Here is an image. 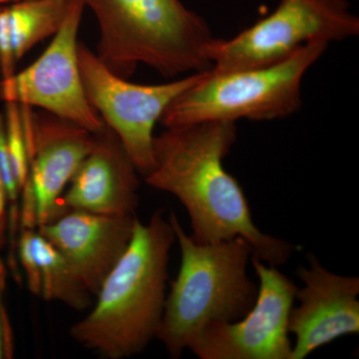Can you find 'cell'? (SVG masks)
<instances>
[{
	"label": "cell",
	"instance_id": "cell-1",
	"mask_svg": "<svg viewBox=\"0 0 359 359\" xmlns=\"http://www.w3.org/2000/svg\"><path fill=\"white\" fill-rule=\"evenodd\" d=\"M236 140L233 122L168 127L154 138V166L145 181L172 194L185 207L196 243L216 244L244 238L252 247V257L278 268L299 247L264 233L255 224L242 187L223 165Z\"/></svg>",
	"mask_w": 359,
	"mask_h": 359
},
{
	"label": "cell",
	"instance_id": "cell-2",
	"mask_svg": "<svg viewBox=\"0 0 359 359\" xmlns=\"http://www.w3.org/2000/svg\"><path fill=\"white\" fill-rule=\"evenodd\" d=\"M175 242L173 226L162 211L148 224L137 219L128 247L96 294L95 306L71 327L72 339L106 358L142 353L155 339L164 313Z\"/></svg>",
	"mask_w": 359,
	"mask_h": 359
},
{
	"label": "cell",
	"instance_id": "cell-3",
	"mask_svg": "<svg viewBox=\"0 0 359 359\" xmlns=\"http://www.w3.org/2000/svg\"><path fill=\"white\" fill-rule=\"evenodd\" d=\"M80 1L100 28L96 55L117 76L127 79L140 63L166 78L211 69V28L181 0Z\"/></svg>",
	"mask_w": 359,
	"mask_h": 359
},
{
	"label": "cell",
	"instance_id": "cell-4",
	"mask_svg": "<svg viewBox=\"0 0 359 359\" xmlns=\"http://www.w3.org/2000/svg\"><path fill=\"white\" fill-rule=\"evenodd\" d=\"M169 222L181 250V266L156 339L172 358H180L210 323H233L247 314L257 287L248 276L252 249L244 238L199 244L187 235L174 212Z\"/></svg>",
	"mask_w": 359,
	"mask_h": 359
},
{
	"label": "cell",
	"instance_id": "cell-5",
	"mask_svg": "<svg viewBox=\"0 0 359 359\" xmlns=\"http://www.w3.org/2000/svg\"><path fill=\"white\" fill-rule=\"evenodd\" d=\"M327 46L311 42L273 65L230 72L205 71L172 101L160 122L168 128L203 121H271L292 115L302 106L304 75Z\"/></svg>",
	"mask_w": 359,
	"mask_h": 359
},
{
	"label": "cell",
	"instance_id": "cell-6",
	"mask_svg": "<svg viewBox=\"0 0 359 359\" xmlns=\"http://www.w3.org/2000/svg\"><path fill=\"white\" fill-rule=\"evenodd\" d=\"M359 18L348 0H280L266 18L233 39H215L208 48L214 72L273 65L311 42L358 36Z\"/></svg>",
	"mask_w": 359,
	"mask_h": 359
},
{
	"label": "cell",
	"instance_id": "cell-7",
	"mask_svg": "<svg viewBox=\"0 0 359 359\" xmlns=\"http://www.w3.org/2000/svg\"><path fill=\"white\" fill-rule=\"evenodd\" d=\"M77 56L90 105L117 135L137 171L145 177L154 166L156 123L172 101L195 84L205 71L169 83L135 84L111 72L82 43H78Z\"/></svg>",
	"mask_w": 359,
	"mask_h": 359
},
{
	"label": "cell",
	"instance_id": "cell-8",
	"mask_svg": "<svg viewBox=\"0 0 359 359\" xmlns=\"http://www.w3.org/2000/svg\"><path fill=\"white\" fill-rule=\"evenodd\" d=\"M28 155L21 229L50 223L65 212L63 192L94 145V134L51 113L20 105Z\"/></svg>",
	"mask_w": 359,
	"mask_h": 359
},
{
	"label": "cell",
	"instance_id": "cell-9",
	"mask_svg": "<svg viewBox=\"0 0 359 359\" xmlns=\"http://www.w3.org/2000/svg\"><path fill=\"white\" fill-rule=\"evenodd\" d=\"M259 278L256 302L242 318L212 323L189 349L201 359H292L290 313L297 287L276 266L250 257Z\"/></svg>",
	"mask_w": 359,
	"mask_h": 359
},
{
	"label": "cell",
	"instance_id": "cell-10",
	"mask_svg": "<svg viewBox=\"0 0 359 359\" xmlns=\"http://www.w3.org/2000/svg\"><path fill=\"white\" fill-rule=\"evenodd\" d=\"M84 4L71 0L50 45L29 67L0 80V102L39 107L92 133L104 122L85 94L77 56V35Z\"/></svg>",
	"mask_w": 359,
	"mask_h": 359
},
{
	"label": "cell",
	"instance_id": "cell-11",
	"mask_svg": "<svg viewBox=\"0 0 359 359\" xmlns=\"http://www.w3.org/2000/svg\"><path fill=\"white\" fill-rule=\"evenodd\" d=\"M297 275V308L290 313L289 332L295 337L292 359H302L344 335L359 332V278L339 276L323 268L314 255Z\"/></svg>",
	"mask_w": 359,
	"mask_h": 359
},
{
	"label": "cell",
	"instance_id": "cell-12",
	"mask_svg": "<svg viewBox=\"0 0 359 359\" xmlns=\"http://www.w3.org/2000/svg\"><path fill=\"white\" fill-rule=\"evenodd\" d=\"M136 219L69 210L37 231L65 257L90 294H96L128 247Z\"/></svg>",
	"mask_w": 359,
	"mask_h": 359
},
{
	"label": "cell",
	"instance_id": "cell-13",
	"mask_svg": "<svg viewBox=\"0 0 359 359\" xmlns=\"http://www.w3.org/2000/svg\"><path fill=\"white\" fill-rule=\"evenodd\" d=\"M94 134V145L70 181L61 204L106 216H135L138 205L137 169L121 142L104 123Z\"/></svg>",
	"mask_w": 359,
	"mask_h": 359
},
{
	"label": "cell",
	"instance_id": "cell-14",
	"mask_svg": "<svg viewBox=\"0 0 359 359\" xmlns=\"http://www.w3.org/2000/svg\"><path fill=\"white\" fill-rule=\"evenodd\" d=\"M71 0H20L0 8V71L14 74L16 63L32 47L55 35Z\"/></svg>",
	"mask_w": 359,
	"mask_h": 359
},
{
	"label": "cell",
	"instance_id": "cell-15",
	"mask_svg": "<svg viewBox=\"0 0 359 359\" xmlns=\"http://www.w3.org/2000/svg\"><path fill=\"white\" fill-rule=\"evenodd\" d=\"M34 257V278L29 290L45 301L61 302L81 311L89 306L90 292L85 289L69 264L39 231L29 229Z\"/></svg>",
	"mask_w": 359,
	"mask_h": 359
},
{
	"label": "cell",
	"instance_id": "cell-16",
	"mask_svg": "<svg viewBox=\"0 0 359 359\" xmlns=\"http://www.w3.org/2000/svg\"><path fill=\"white\" fill-rule=\"evenodd\" d=\"M4 113L7 152L20 194L28 174V155L20 104L6 103Z\"/></svg>",
	"mask_w": 359,
	"mask_h": 359
},
{
	"label": "cell",
	"instance_id": "cell-17",
	"mask_svg": "<svg viewBox=\"0 0 359 359\" xmlns=\"http://www.w3.org/2000/svg\"><path fill=\"white\" fill-rule=\"evenodd\" d=\"M7 192L6 184H4V176H2L1 169H0V248L4 244L6 238V231L7 224Z\"/></svg>",
	"mask_w": 359,
	"mask_h": 359
},
{
	"label": "cell",
	"instance_id": "cell-18",
	"mask_svg": "<svg viewBox=\"0 0 359 359\" xmlns=\"http://www.w3.org/2000/svg\"><path fill=\"white\" fill-rule=\"evenodd\" d=\"M6 339H4V321H2L1 306H0V358H4L6 353Z\"/></svg>",
	"mask_w": 359,
	"mask_h": 359
}]
</instances>
